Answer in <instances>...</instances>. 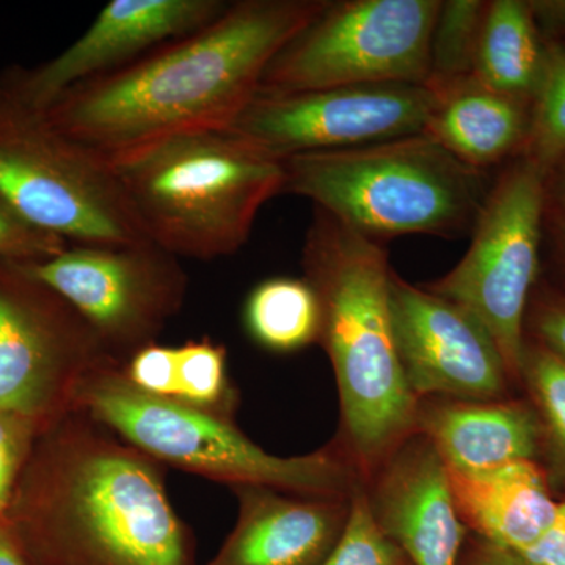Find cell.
Here are the masks:
<instances>
[{"label": "cell", "mask_w": 565, "mask_h": 565, "mask_svg": "<svg viewBox=\"0 0 565 565\" xmlns=\"http://www.w3.org/2000/svg\"><path fill=\"white\" fill-rule=\"evenodd\" d=\"M326 3L230 2L206 28L74 85L44 110L58 131L107 162L169 137L228 129L258 95L275 55Z\"/></svg>", "instance_id": "6da1fadb"}, {"label": "cell", "mask_w": 565, "mask_h": 565, "mask_svg": "<svg viewBox=\"0 0 565 565\" xmlns=\"http://www.w3.org/2000/svg\"><path fill=\"white\" fill-rule=\"evenodd\" d=\"M46 446L22 522L51 565H192L158 462L76 411Z\"/></svg>", "instance_id": "7a4b0ae2"}, {"label": "cell", "mask_w": 565, "mask_h": 565, "mask_svg": "<svg viewBox=\"0 0 565 565\" xmlns=\"http://www.w3.org/2000/svg\"><path fill=\"white\" fill-rule=\"evenodd\" d=\"M302 267L321 307L318 341L333 364L349 451L360 470L373 471L418 415L394 338L388 250L315 207Z\"/></svg>", "instance_id": "3957f363"}, {"label": "cell", "mask_w": 565, "mask_h": 565, "mask_svg": "<svg viewBox=\"0 0 565 565\" xmlns=\"http://www.w3.org/2000/svg\"><path fill=\"white\" fill-rule=\"evenodd\" d=\"M109 163L151 243L178 258L243 248L285 185L282 162L228 129L169 137Z\"/></svg>", "instance_id": "277c9868"}, {"label": "cell", "mask_w": 565, "mask_h": 565, "mask_svg": "<svg viewBox=\"0 0 565 565\" xmlns=\"http://www.w3.org/2000/svg\"><path fill=\"white\" fill-rule=\"evenodd\" d=\"M282 162V193L377 243L408 234L471 233L492 182L426 132L349 150L311 152Z\"/></svg>", "instance_id": "5b68a950"}, {"label": "cell", "mask_w": 565, "mask_h": 565, "mask_svg": "<svg viewBox=\"0 0 565 565\" xmlns=\"http://www.w3.org/2000/svg\"><path fill=\"white\" fill-rule=\"evenodd\" d=\"M76 411L85 412L156 462L233 487H267L300 497L345 498L355 476L329 451L278 457L241 433L225 414L163 399L128 381L107 360L82 379Z\"/></svg>", "instance_id": "8992f818"}, {"label": "cell", "mask_w": 565, "mask_h": 565, "mask_svg": "<svg viewBox=\"0 0 565 565\" xmlns=\"http://www.w3.org/2000/svg\"><path fill=\"white\" fill-rule=\"evenodd\" d=\"M0 193L70 245L152 244L110 163L58 131L0 73Z\"/></svg>", "instance_id": "52a82bcc"}, {"label": "cell", "mask_w": 565, "mask_h": 565, "mask_svg": "<svg viewBox=\"0 0 565 565\" xmlns=\"http://www.w3.org/2000/svg\"><path fill=\"white\" fill-rule=\"evenodd\" d=\"M441 0H327L264 71L263 93L426 85Z\"/></svg>", "instance_id": "ba28073f"}, {"label": "cell", "mask_w": 565, "mask_h": 565, "mask_svg": "<svg viewBox=\"0 0 565 565\" xmlns=\"http://www.w3.org/2000/svg\"><path fill=\"white\" fill-rule=\"evenodd\" d=\"M548 177L520 154L492 182L471 244L455 269L424 286L489 332L509 375L522 374L527 299L539 269Z\"/></svg>", "instance_id": "9c48e42d"}, {"label": "cell", "mask_w": 565, "mask_h": 565, "mask_svg": "<svg viewBox=\"0 0 565 565\" xmlns=\"http://www.w3.org/2000/svg\"><path fill=\"white\" fill-rule=\"evenodd\" d=\"M111 360L92 327L28 263L0 259V412L32 424L68 405ZM115 362V360H114Z\"/></svg>", "instance_id": "30bf717a"}, {"label": "cell", "mask_w": 565, "mask_h": 565, "mask_svg": "<svg viewBox=\"0 0 565 565\" xmlns=\"http://www.w3.org/2000/svg\"><path fill=\"white\" fill-rule=\"evenodd\" d=\"M28 266L84 318L106 355L122 364L156 343L188 296L180 258L156 244L68 245Z\"/></svg>", "instance_id": "8fae6325"}, {"label": "cell", "mask_w": 565, "mask_h": 565, "mask_svg": "<svg viewBox=\"0 0 565 565\" xmlns=\"http://www.w3.org/2000/svg\"><path fill=\"white\" fill-rule=\"evenodd\" d=\"M433 103L434 93L414 84L258 92L228 131L286 161L423 132Z\"/></svg>", "instance_id": "7c38bea8"}, {"label": "cell", "mask_w": 565, "mask_h": 565, "mask_svg": "<svg viewBox=\"0 0 565 565\" xmlns=\"http://www.w3.org/2000/svg\"><path fill=\"white\" fill-rule=\"evenodd\" d=\"M390 299L401 366L416 399L444 394L465 403H492L503 394L508 367L473 316L394 273Z\"/></svg>", "instance_id": "4fadbf2b"}, {"label": "cell", "mask_w": 565, "mask_h": 565, "mask_svg": "<svg viewBox=\"0 0 565 565\" xmlns=\"http://www.w3.org/2000/svg\"><path fill=\"white\" fill-rule=\"evenodd\" d=\"M226 0H111L62 54L35 66L7 68L28 102L46 109L74 85L131 65L170 41L206 28Z\"/></svg>", "instance_id": "5bb4252c"}, {"label": "cell", "mask_w": 565, "mask_h": 565, "mask_svg": "<svg viewBox=\"0 0 565 565\" xmlns=\"http://www.w3.org/2000/svg\"><path fill=\"white\" fill-rule=\"evenodd\" d=\"M370 503L375 522L412 565H459L463 522L448 468L427 438L390 456Z\"/></svg>", "instance_id": "9a60e30c"}, {"label": "cell", "mask_w": 565, "mask_h": 565, "mask_svg": "<svg viewBox=\"0 0 565 565\" xmlns=\"http://www.w3.org/2000/svg\"><path fill=\"white\" fill-rule=\"evenodd\" d=\"M239 516L206 565H322L343 533V498L282 494L267 487H234Z\"/></svg>", "instance_id": "2e32d148"}, {"label": "cell", "mask_w": 565, "mask_h": 565, "mask_svg": "<svg viewBox=\"0 0 565 565\" xmlns=\"http://www.w3.org/2000/svg\"><path fill=\"white\" fill-rule=\"evenodd\" d=\"M434 93L423 131L460 162L489 169L525 150L531 104L465 77Z\"/></svg>", "instance_id": "e0dca14e"}, {"label": "cell", "mask_w": 565, "mask_h": 565, "mask_svg": "<svg viewBox=\"0 0 565 565\" xmlns=\"http://www.w3.org/2000/svg\"><path fill=\"white\" fill-rule=\"evenodd\" d=\"M448 473L460 519L487 544L522 555L555 520L557 503L533 460L481 473Z\"/></svg>", "instance_id": "ac0fdd59"}, {"label": "cell", "mask_w": 565, "mask_h": 565, "mask_svg": "<svg viewBox=\"0 0 565 565\" xmlns=\"http://www.w3.org/2000/svg\"><path fill=\"white\" fill-rule=\"evenodd\" d=\"M416 426L437 449L448 470L459 473H481L533 460L537 451V419L522 404H435L418 408Z\"/></svg>", "instance_id": "d6986e66"}, {"label": "cell", "mask_w": 565, "mask_h": 565, "mask_svg": "<svg viewBox=\"0 0 565 565\" xmlns=\"http://www.w3.org/2000/svg\"><path fill=\"white\" fill-rule=\"evenodd\" d=\"M546 40L525 0L487 2L475 76L533 106L545 68Z\"/></svg>", "instance_id": "ffe728a7"}, {"label": "cell", "mask_w": 565, "mask_h": 565, "mask_svg": "<svg viewBox=\"0 0 565 565\" xmlns=\"http://www.w3.org/2000/svg\"><path fill=\"white\" fill-rule=\"evenodd\" d=\"M125 374L141 392L218 414L228 397L226 351L211 341L148 345L129 359Z\"/></svg>", "instance_id": "44dd1931"}, {"label": "cell", "mask_w": 565, "mask_h": 565, "mask_svg": "<svg viewBox=\"0 0 565 565\" xmlns=\"http://www.w3.org/2000/svg\"><path fill=\"white\" fill-rule=\"evenodd\" d=\"M245 322L259 344L273 351H296L319 340L321 307L305 278H273L253 289Z\"/></svg>", "instance_id": "7402d4cb"}, {"label": "cell", "mask_w": 565, "mask_h": 565, "mask_svg": "<svg viewBox=\"0 0 565 565\" xmlns=\"http://www.w3.org/2000/svg\"><path fill=\"white\" fill-rule=\"evenodd\" d=\"M486 7L484 0H441L430 41L429 76L426 82L430 92L475 76Z\"/></svg>", "instance_id": "603a6c76"}, {"label": "cell", "mask_w": 565, "mask_h": 565, "mask_svg": "<svg viewBox=\"0 0 565 565\" xmlns=\"http://www.w3.org/2000/svg\"><path fill=\"white\" fill-rule=\"evenodd\" d=\"M550 177L565 162V43L546 40L545 68L531 107L525 150Z\"/></svg>", "instance_id": "cb8c5ba5"}, {"label": "cell", "mask_w": 565, "mask_h": 565, "mask_svg": "<svg viewBox=\"0 0 565 565\" xmlns=\"http://www.w3.org/2000/svg\"><path fill=\"white\" fill-rule=\"evenodd\" d=\"M322 565H412L403 550L375 522L370 494L359 482L351 490L343 533Z\"/></svg>", "instance_id": "d4e9b609"}, {"label": "cell", "mask_w": 565, "mask_h": 565, "mask_svg": "<svg viewBox=\"0 0 565 565\" xmlns=\"http://www.w3.org/2000/svg\"><path fill=\"white\" fill-rule=\"evenodd\" d=\"M522 374L525 375L550 433L565 452V360L539 344L525 348Z\"/></svg>", "instance_id": "484cf974"}, {"label": "cell", "mask_w": 565, "mask_h": 565, "mask_svg": "<svg viewBox=\"0 0 565 565\" xmlns=\"http://www.w3.org/2000/svg\"><path fill=\"white\" fill-rule=\"evenodd\" d=\"M68 243L29 222L0 193V259L41 263L61 255Z\"/></svg>", "instance_id": "4316f807"}, {"label": "cell", "mask_w": 565, "mask_h": 565, "mask_svg": "<svg viewBox=\"0 0 565 565\" xmlns=\"http://www.w3.org/2000/svg\"><path fill=\"white\" fill-rule=\"evenodd\" d=\"M32 429V424L0 412V515L9 508Z\"/></svg>", "instance_id": "83f0119b"}, {"label": "cell", "mask_w": 565, "mask_h": 565, "mask_svg": "<svg viewBox=\"0 0 565 565\" xmlns=\"http://www.w3.org/2000/svg\"><path fill=\"white\" fill-rule=\"evenodd\" d=\"M534 329L541 344L565 360V297L550 296L539 303Z\"/></svg>", "instance_id": "f1b7e54d"}, {"label": "cell", "mask_w": 565, "mask_h": 565, "mask_svg": "<svg viewBox=\"0 0 565 565\" xmlns=\"http://www.w3.org/2000/svg\"><path fill=\"white\" fill-rule=\"evenodd\" d=\"M522 556L534 565H565V500L557 503L552 526Z\"/></svg>", "instance_id": "f546056e"}, {"label": "cell", "mask_w": 565, "mask_h": 565, "mask_svg": "<svg viewBox=\"0 0 565 565\" xmlns=\"http://www.w3.org/2000/svg\"><path fill=\"white\" fill-rule=\"evenodd\" d=\"M530 6L541 32L565 36V0H533Z\"/></svg>", "instance_id": "4dcf8cb0"}, {"label": "cell", "mask_w": 565, "mask_h": 565, "mask_svg": "<svg viewBox=\"0 0 565 565\" xmlns=\"http://www.w3.org/2000/svg\"><path fill=\"white\" fill-rule=\"evenodd\" d=\"M465 565H534L525 559L519 553L511 550L500 548V546L487 544L476 546L471 555L468 556Z\"/></svg>", "instance_id": "1f68e13d"}, {"label": "cell", "mask_w": 565, "mask_h": 565, "mask_svg": "<svg viewBox=\"0 0 565 565\" xmlns=\"http://www.w3.org/2000/svg\"><path fill=\"white\" fill-rule=\"evenodd\" d=\"M553 204L559 214L563 228L565 226V162L550 174L546 184V206Z\"/></svg>", "instance_id": "d6a6232c"}, {"label": "cell", "mask_w": 565, "mask_h": 565, "mask_svg": "<svg viewBox=\"0 0 565 565\" xmlns=\"http://www.w3.org/2000/svg\"><path fill=\"white\" fill-rule=\"evenodd\" d=\"M0 565H25L20 550L3 527H0Z\"/></svg>", "instance_id": "836d02e7"}, {"label": "cell", "mask_w": 565, "mask_h": 565, "mask_svg": "<svg viewBox=\"0 0 565 565\" xmlns=\"http://www.w3.org/2000/svg\"><path fill=\"white\" fill-rule=\"evenodd\" d=\"M563 247H564V250H565V226H564V241H563Z\"/></svg>", "instance_id": "e575fe53"}]
</instances>
